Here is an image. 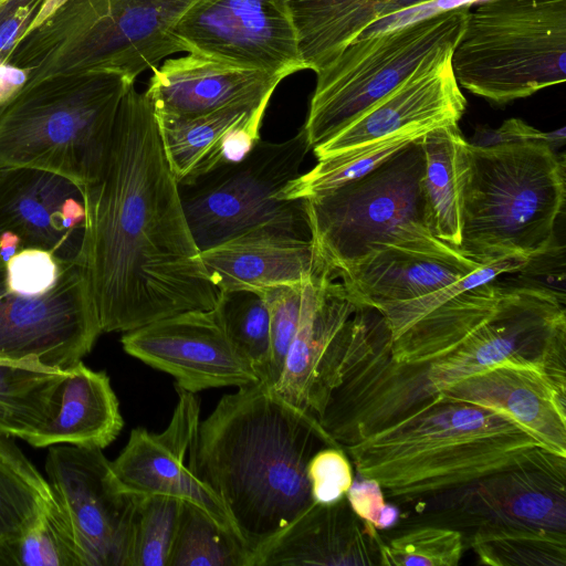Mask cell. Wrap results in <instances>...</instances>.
Masks as SVG:
<instances>
[{
  "instance_id": "obj_25",
  "label": "cell",
  "mask_w": 566,
  "mask_h": 566,
  "mask_svg": "<svg viewBox=\"0 0 566 566\" xmlns=\"http://www.w3.org/2000/svg\"><path fill=\"white\" fill-rule=\"evenodd\" d=\"M220 292L296 284L329 265L311 239L261 232L234 238L200 251Z\"/></svg>"
},
{
  "instance_id": "obj_2",
  "label": "cell",
  "mask_w": 566,
  "mask_h": 566,
  "mask_svg": "<svg viewBox=\"0 0 566 566\" xmlns=\"http://www.w3.org/2000/svg\"><path fill=\"white\" fill-rule=\"evenodd\" d=\"M325 447L342 448L263 381L223 395L199 423L188 467L224 506L250 566L315 503L306 468Z\"/></svg>"
},
{
  "instance_id": "obj_9",
  "label": "cell",
  "mask_w": 566,
  "mask_h": 566,
  "mask_svg": "<svg viewBox=\"0 0 566 566\" xmlns=\"http://www.w3.org/2000/svg\"><path fill=\"white\" fill-rule=\"evenodd\" d=\"M469 4L347 44L317 80L302 129L311 149L331 139L412 75L452 56Z\"/></svg>"
},
{
  "instance_id": "obj_36",
  "label": "cell",
  "mask_w": 566,
  "mask_h": 566,
  "mask_svg": "<svg viewBox=\"0 0 566 566\" xmlns=\"http://www.w3.org/2000/svg\"><path fill=\"white\" fill-rule=\"evenodd\" d=\"M169 566H250L240 541L206 512L182 502Z\"/></svg>"
},
{
  "instance_id": "obj_10",
  "label": "cell",
  "mask_w": 566,
  "mask_h": 566,
  "mask_svg": "<svg viewBox=\"0 0 566 566\" xmlns=\"http://www.w3.org/2000/svg\"><path fill=\"white\" fill-rule=\"evenodd\" d=\"M305 133L280 143L260 140L240 163L179 185L192 238L200 251L238 237L274 233L310 239L304 199H280L310 151Z\"/></svg>"
},
{
  "instance_id": "obj_3",
  "label": "cell",
  "mask_w": 566,
  "mask_h": 566,
  "mask_svg": "<svg viewBox=\"0 0 566 566\" xmlns=\"http://www.w3.org/2000/svg\"><path fill=\"white\" fill-rule=\"evenodd\" d=\"M504 274L459 295L465 336L422 364L398 363L387 349L366 364L371 413L390 424L457 381L488 368L536 367L566 382V300L545 286Z\"/></svg>"
},
{
  "instance_id": "obj_1",
  "label": "cell",
  "mask_w": 566,
  "mask_h": 566,
  "mask_svg": "<svg viewBox=\"0 0 566 566\" xmlns=\"http://www.w3.org/2000/svg\"><path fill=\"white\" fill-rule=\"evenodd\" d=\"M84 188L83 264L103 332H129L220 295L188 227L145 93H125L97 178Z\"/></svg>"
},
{
  "instance_id": "obj_29",
  "label": "cell",
  "mask_w": 566,
  "mask_h": 566,
  "mask_svg": "<svg viewBox=\"0 0 566 566\" xmlns=\"http://www.w3.org/2000/svg\"><path fill=\"white\" fill-rule=\"evenodd\" d=\"M265 98L190 117L154 115L167 164L178 185L221 167L228 133Z\"/></svg>"
},
{
  "instance_id": "obj_32",
  "label": "cell",
  "mask_w": 566,
  "mask_h": 566,
  "mask_svg": "<svg viewBox=\"0 0 566 566\" xmlns=\"http://www.w3.org/2000/svg\"><path fill=\"white\" fill-rule=\"evenodd\" d=\"M428 130L419 128L396 133L319 158L314 168L286 184L276 197L306 199L344 186L367 175Z\"/></svg>"
},
{
  "instance_id": "obj_45",
  "label": "cell",
  "mask_w": 566,
  "mask_h": 566,
  "mask_svg": "<svg viewBox=\"0 0 566 566\" xmlns=\"http://www.w3.org/2000/svg\"><path fill=\"white\" fill-rule=\"evenodd\" d=\"M44 0H12L0 11V64L4 63Z\"/></svg>"
},
{
  "instance_id": "obj_21",
  "label": "cell",
  "mask_w": 566,
  "mask_h": 566,
  "mask_svg": "<svg viewBox=\"0 0 566 566\" xmlns=\"http://www.w3.org/2000/svg\"><path fill=\"white\" fill-rule=\"evenodd\" d=\"M566 382L530 366L503 364L472 374L439 394L496 410L545 450L566 458Z\"/></svg>"
},
{
  "instance_id": "obj_35",
  "label": "cell",
  "mask_w": 566,
  "mask_h": 566,
  "mask_svg": "<svg viewBox=\"0 0 566 566\" xmlns=\"http://www.w3.org/2000/svg\"><path fill=\"white\" fill-rule=\"evenodd\" d=\"M83 566L72 526L54 499L19 537L0 549V566Z\"/></svg>"
},
{
  "instance_id": "obj_5",
  "label": "cell",
  "mask_w": 566,
  "mask_h": 566,
  "mask_svg": "<svg viewBox=\"0 0 566 566\" xmlns=\"http://www.w3.org/2000/svg\"><path fill=\"white\" fill-rule=\"evenodd\" d=\"M468 154L460 251L486 264L548 250L565 201L564 155L539 140L468 142Z\"/></svg>"
},
{
  "instance_id": "obj_23",
  "label": "cell",
  "mask_w": 566,
  "mask_h": 566,
  "mask_svg": "<svg viewBox=\"0 0 566 566\" xmlns=\"http://www.w3.org/2000/svg\"><path fill=\"white\" fill-rule=\"evenodd\" d=\"M145 95L155 116L190 117L272 96L284 78L198 53L168 59L153 69Z\"/></svg>"
},
{
  "instance_id": "obj_48",
  "label": "cell",
  "mask_w": 566,
  "mask_h": 566,
  "mask_svg": "<svg viewBox=\"0 0 566 566\" xmlns=\"http://www.w3.org/2000/svg\"><path fill=\"white\" fill-rule=\"evenodd\" d=\"M432 1L436 0H389L381 10L380 20Z\"/></svg>"
},
{
  "instance_id": "obj_38",
  "label": "cell",
  "mask_w": 566,
  "mask_h": 566,
  "mask_svg": "<svg viewBox=\"0 0 566 566\" xmlns=\"http://www.w3.org/2000/svg\"><path fill=\"white\" fill-rule=\"evenodd\" d=\"M463 552L461 532L441 526H422L380 545L379 565L457 566Z\"/></svg>"
},
{
  "instance_id": "obj_13",
  "label": "cell",
  "mask_w": 566,
  "mask_h": 566,
  "mask_svg": "<svg viewBox=\"0 0 566 566\" xmlns=\"http://www.w3.org/2000/svg\"><path fill=\"white\" fill-rule=\"evenodd\" d=\"M45 473L83 566H130L139 496L120 488L102 450L51 446Z\"/></svg>"
},
{
  "instance_id": "obj_34",
  "label": "cell",
  "mask_w": 566,
  "mask_h": 566,
  "mask_svg": "<svg viewBox=\"0 0 566 566\" xmlns=\"http://www.w3.org/2000/svg\"><path fill=\"white\" fill-rule=\"evenodd\" d=\"M214 310L235 352L265 381L270 363V316L262 295L250 291L220 292Z\"/></svg>"
},
{
  "instance_id": "obj_17",
  "label": "cell",
  "mask_w": 566,
  "mask_h": 566,
  "mask_svg": "<svg viewBox=\"0 0 566 566\" xmlns=\"http://www.w3.org/2000/svg\"><path fill=\"white\" fill-rule=\"evenodd\" d=\"M176 391L178 401L167 428L160 433L133 429L111 461L114 476L123 490L137 496H169L193 504L238 538L220 500L185 462L198 433L200 406L193 392L178 387Z\"/></svg>"
},
{
  "instance_id": "obj_15",
  "label": "cell",
  "mask_w": 566,
  "mask_h": 566,
  "mask_svg": "<svg viewBox=\"0 0 566 566\" xmlns=\"http://www.w3.org/2000/svg\"><path fill=\"white\" fill-rule=\"evenodd\" d=\"M120 343L129 356L171 375L176 387L193 394L260 381L232 347L214 306L157 319L124 333Z\"/></svg>"
},
{
  "instance_id": "obj_28",
  "label": "cell",
  "mask_w": 566,
  "mask_h": 566,
  "mask_svg": "<svg viewBox=\"0 0 566 566\" xmlns=\"http://www.w3.org/2000/svg\"><path fill=\"white\" fill-rule=\"evenodd\" d=\"M389 0H286L305 70L315 73L380 20Z\"/></svg>"
},
{
  "instance_id": "obj_30",
  "label": "cell",
  "mask_w": 566,
  "mask_h": 566,
  "mask_svg": "<svg viewBox=\"0 0 566 566\" xmlns=\"http://www.w3.org/2000/svg\"><path fill=\"white\" fill-rule=\"evenodd\" d=\"M67 369L0 359V434L27 440L56 412Z\"/></svg>"
},
{
  "instance_id": "obj_6",
  "label": "cell",
  "mask_w": 566,
  "mask_h": 566,
  "mask_svg": "<svg viewBox=\"0 0 566 566\" xmlns=\"http://www.w3.org/2000/svg\"><path fill=\"white\" fill-rule=\"evenodd\" d=\"M196 0H65L21 36L4 63L25 85L56 75L113 73L130 80L186 52L171 31Z\"/></svg>"
},
{
  "instance_id": "obj_18",
  "label": "cell",
  "mask_w": 566,
  "mask_h": 566,
  "mask_svg": "<svg viewBox=\"0 0 566 566\" xmlns=\"http://www.w3.org/2000/svg\"><path fill=\"white\" fill-rule=\"evenodd\" d=\"M566 458L537 449L523 461L465 488L442 504L460 523L566 531Z\"/></svg>"
},
{
  "instance_id": "obj_7",
  "label": "cell",
  "mask_w": 566,
  "mask_h": 566,
  "mask_svg": "<svg viewBox=\"0 0 566 566\" xmlns=\"http://www.w3.org/2000/svg\"><path fill=\"white\" fill-rule=\"evenodd\" d=\"M124 75H56L24 85L0 106V168L29 167L93 182L105 160Z\"/></svg>"
},
{
  "instance_id": "obj_44",
  "label": "cell",
  "mask_w": 566,
  "mask_h": 566,
  "mask_svg": "<svg viewBox=\"0 0 566 566\" xmlns=\"http://www.w3.org/2000/svg\"><path fill=\"white\" fill-rule=\"evenodd\" d=\"M565 127L545 133L530 126L518 118H510L499 128L478 130L470 144L474 146H490L501 143L539 140L557 150L565 144Z\"/></svg>"
},
{
  "instance_id": "obj_42",
  "label": "cell",
  "mask_w": 566,
  "mask_h": 566,
  "mask_svg": "<svg viewBox=\"0 0 566 566\" xmlns=\"http://www.w3.org/2000/svg\"><path fill=\"white\" fill-rule=\"evenodd\" d=\"M60 273V262L52 253L36 248L20 250L4 265L7 286L22 295H38L48 291Z\"/></svg>"
},
{
  "instance_id": "obj_27",
  "label": "cell",
  "mask_w": 566,
  "mask_h": 566,
  "mask_svg": "<svg viewBox=\"0 0 566 566\" xmlns=\"http://www.w3.org/2000/svg\"><path fill=\"white\" fill-rule=\"evenodd\" d=\"M422 191L430 232L454 247L461 243L463 190L469 167L468 142L458 124L422 136Z\"/></svg>"
},
{
  "instance_id": "obj_4",
  "label": "cell",
  "mask_w": 566,
  "mask_h": 566,
  "mask_svg": "<svg viewBox=\"0 0 566 566\" xmlns=\"http://www.w3.org/2000/svg\"><path fill=\"white\" fill-rule=\"evenodd\" d=\"M542 448L505 415L441 394L346 450L388 497L422 502L507 469Z\"/></svg>"
},
{
  "instance_id": "obj_20",
  "label": "cell",
  "mask_w": 566,
  "mask_h": 566,
  "mask_svg": "<svg viewBox=\"0 0 566 566\" xmlns=\"http://www.w3.org/2000/svg\"><path fill=\"white\" fill-rule=\"evenodd\" d=\"M481 265L429 234L377 244L337 276L358 306L379 312L444 287Z\"/></svg>"
},
{
  "instance_id": "obj_24",
  "label": "cell",
  "mask_w": 566,
  "mask_h": 566,
  "mask_svg": "<svg viewBox=\"0 0 566 566\" xmlns=\"http://www.w3.org/2000/svg\"><path fill=\"white\" fill-rule=\"evenodd\" d=\"M382 541L346 496L314 503L256 558L254 566L379 565Z\"/></svg>"
},
{
  "instance_id": "obj_11",
  "label": "cell",
  "mask_w": 566,
  "mask_h": 566,
  "mask_svg": "<svg viewBox=\"0 0 566 566\" xmlns=\"http://www.w3.org/2000/svg\"><path fill=\"white\" fill-rule=\"evenodd\" d=\"M423 172L421 136L367 175L304 199L318 253L338 272L377 244L432 234Z\"/></svg>"
},
{
  "instance_id": "obj_8",
  "label": "cell",
  "mask_w": 566,
  "mask_h": 566,
  "mask_svg": "<svg viewBox=\"0 0 566 566\" xmlns=\"http://www.w3.org/2000/svg\"><path fill=\"white\" fill-rule=\"evenodd\" d=\"M459 85L503 105L566 80V0L469 7L451 56Z\"/></svg>"
},
{
  "instance_id": "obj_22",
  "label": "cell",
  "mask_w": 566,
  "mask_h": 566,
  "mask_svg": "<svg viewBox=\"0 0 566 566\" xmlns=\"http://www.w3.org/2000/svg\"><path fill=\"white\" fill-rule=\"evenodd\" d=\"M465 106L450 57L412 75L313 151L319 159L396 133L458 124Z\"/></svg>"
},
{
  "instance_id": "obj_37",
  "label": "cell",
  "mask_w": 566,
  "mask_h": 566,
  "mask_svg": "<svg viewBox=\"0 0 566 566\" xmlns=\"http://www.w3.org/2000/svg\"><path fill=\"white\" fill-rule=\"evenodd\" d=\"M182 501L169 496H139L130 566H169Z\"/></svg>"
},
{
  "instance_id": "obj_47",
  "label": "cell",
  "mask_w": 566,
  "mask_h": 566,
  "mask_svg": "<svg viewBox=\"0 0 566 566\" xmlns=\"http://www.w3.org/2000/svg\"><path fill=\"white\" fill-rule=\"evenodd\" d=\"M22 249L21 241L17 234L10 231L0 233V260L3 265Z\"/></svg>"
},
{
  "instance_id": "obj_31",
  "label": "cell",
  "mask_w": 566,
  "mask_h": 566,
  "mask_svg": "<svg viewBox=\"0 0 566 566\" xmlns=\"http://www.w3.org/2000/svg\"><path fill=\"white\" fill-rule=\"evenodd\" d=\"M53 501L46 479L10 437L0 434V549L27 531Z\"/></svg>"
},
{
  "instance_id": "obj_41",
  "label": "cell",
  "mask_w": 566,
  "mask_h": 566,
  "mask_svg": "<svg viewBox=\"0 0 566 566\" xmlns=\"http://www.w3.org/2000/svg\"><path fill=\"white\" fill-rule=\"evenodd\" d=\"M311 495L315 503L332 504L346 495L353 468L343 448L325 447L316 451L306 468Z\"/></svg>"
},
{
  "instance_id": "obj_39",
  "label": "cell",
  "mask_w": 566,
  "mask_h": 566,
  "mask_svg": "<svg viewBox=\"0 0 566 566\" xmlns=\"http://www.w3.org/2000/svg\"><path fill=\"white\" fill-rule=\"evenodd\" d=\"M528 260V258L522 255L503 256L482 264L462 279L429 294L384 307L379 313L385 318L390 339L397 337L416 321L457 294L489 282L500 275L513 274L524 268Z\"/></svg>"
},
{
  "instance_id": "obj_19",
  "label": "cell",
  "mask_w": 566,
  "mask_h": 566,
  "mask_svg": "<svg viewBox=\"0 0 566 566\" xmlns=\"http://www.w3.org/2000/svg\"><path fill=\"white\" fill-rule=\"evenodd\" d=\"M86 228L84 188L48 170L0 168V233L22 248L45 250L62 263H81Z\"/></svg>"
},
{
  "instance_id": "obj_43",
  "label": "cell",
  "mask_w": 566,
  "mask_h": 566,
  "mask_svg": "<svg viewBox=\"0 0 566 566\" xmlns=\"http://www.w3.org/2000/svg\"><path fill=\"white\" fill-rule=\"evenodd\" d=\"M345 496L353 512L377 531L390 528L399 520L398 507L385 501L384 491L376 480L363 478L361 481H353Z\"/></svg>"
},
{
  "instance_id": "obj_33",
  "label": "cell",
  "mask_w": 566,
  "mask_h": 566,
  "mask_svg": "<svg viewBox=\"0 0 566 566\" xmlns=\"http://www.w3.org/2000/svg\"><path fill=\"white\" fill-rule=\"evenodd\" d=\"M470 545L485 565L566 564V532L523 525L483 524L476 526Z\"/></svg>"
},
{
  "instance_id": "obj_16",
  "label": "cell",
  "mask_w": 566,
  "mask_h": 566,
  "mask_svg": "<svg viewBox=\"0 0 566 566\" xmlns=\"http://www.w3.org/2000/svg\"><path fill=\"white\" fill-rule=\"evenodd\" d=\"M336 279V270L326 265L308 280L296 334L281 376L271 387L316 419L338 384L350 317L359 307Z\"/></svg>"
},
{
  "instance_id": "obj_12",
  "label": "cell",
  "mask_w": 566,
  "mask_h": 566,
  "mask_svg": "<svg viewBox=\"0 0 566 566\" xmlns=\"http://www.w3.org/2000/svg\"><path fill=\"white\" fill-rule=\"evenodd\" d=\"M101 333L82 263L60 262L55 283L38 295L12 292L0 271V359L67 369L91 353Z\"/></svg>"
},
{
  "instance_id": "obj_26",
  "label": "cell",
  "mask_w": 566,
  "mask_h": 566,
  "mask_svg": "<svg viewBox=\"0 0 566 566\" xmlns=\"http://www.w3.org/2000/svg\"><path fill=\"white\" fill-rule=\"evenodd\" d=\"M123 426L109 377L81 360L69 368L55 415L25 441L34 448L71 444L102 450L117 438Z\"/></svg>"
},
{
  "instance_id": "obj_49",
  "label": "cell",
  "mask_w": 566,
  "mask_h": 566,
  "mask_svg": "<svg viewBox=\"0 0 566 566\" xmlns=\"http://www.w3.org/2000/svg\"><path fill=\"white\" fill-rule=\"evenodd\" d=\"M3 269H4V265H3V263L0 260V271H2Z\"/></svg>"
},
{
  "instance_id": "obj_46",
  "label": "cell",
  "mask_w": 566,
  "mask_h": 566,
  "mask_svg": "<svg viewBox=\"0 0 566 566\" xmlns=\"http://www.w3.org/2000/svg\"><path fill=\"white\" fill-rule=\"evenodd\" d=\"M27 81L25 70L8 63L0 64V106L13 97Z\"/></svg>"
},
{
  "instance_id": "obj_40",
  "label": "cell",
  "mask_w": 566,
  "mask_h": 566,
  "mask_svg": "<svg viewBox=\"0 0 566 566\" xmlns=\"http://www.w3.org/2000/svg\"><path fill=\"white\" fill-rule=\"evenodd\" d=\"M308 280L296 284L271 286L258 292L264 298L270 316V363L263 381L270 387L279 380L285 356L296 334Z\"/></svg>"
},
{
  "instance_id": "obj_14",
  "label": "cell",
  "mask_w": 566,
  "mask_h": 566,
  "mask_svg": "<svg viewBox=\"0 0 566 566\" xmlns=\"http://www.w3.org/2000/svg\"><path fill=\"white\" fill-rule=\"evenodd\" d=\"M172 35L185 51L286 77L305 70L286 0H196Z\"/></svg>"
}]
</instances>
